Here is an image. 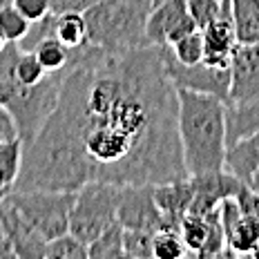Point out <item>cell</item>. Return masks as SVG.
<instances>
[{"label":"cell","instance_id":"29","mask_svg":"<svg viewBox=\"0 0 259 259\" xmlns=\"http://www.w3.org/2000/svg\"><path fill=\"white\" fill-rule=\"evenodd\" d=\"M14 7L18 9L29 23H38L47 14H52L50 0H14Z\"/></svg>","mask_w":259,"mask_h":259},{"label":"cell","instance_id":"10","mask_svg":"<svg viewBox=\"0 0 259 259\" xmlns=\"http://www.w3.org/2000/svg\"><path fill=\"white\" fill-rule=\"evenodd\" d=\"M259 99V40L237 42L230 58L228 105H244Z\"/></svg>","mask_w":259,"mask_h":259},{"label":"cell","instance_id":"31","mask_svg":"<svg viewBox=\"0 0 259 259\" xmlns=\"http://www.w3.org/2000/svg\"><path fill=\"white\" fill-rule=\"evenodd\" d=\"M12 139H20L18 127L14 123V116L9 114V110L0 101V141H12Z\"/></svg>","mask_w":259,"mask_h":259},{"label":"cell","instance_id":"26","mask_svg":"<svg viewBox=\"0 0 259 259\" xmlns=\"http://www.w3.org/2000/svg\"><path fill=\"white\" fill-rule=\"evenodd\" d=\"M188 255L179 230H159L154 235V259H181Z\"/></svg>","mask_w":259,"mask_h":259},{"label":"cell","instance_id":"34","mask_svg":"<svg viewBox=\"0 0 259 259\" xmlns=\"http://www.w3.org/2000/svg\"><path fill=\"white\" fill-rule=\"evenodd\" d=\"M248 186H250V188H255V190L259 192V170L255 172V175H252V179H250V183H248Z\"/></svg>","mask_w":259,"mask_h":259},{"label":"cell","instance_id":"14","mask_svg":"<svg viewBox=\"0 0 259 259\" xmlns=\"http://www.w3.org/2000/svg\"><path fill=\"white\" fill-rule=\"evenodd\" d=\"M192 194H194V186H192L190 177L156 183L154 186V201L161 212H163V217L168 219L172 230L181 228V219L186 217L188 210H190Z\"/></svg>","mask_w":259,"mask_h":259},{"label":"cell","instance_id":"8","mask_svg":"<svg viewBox=\"0 0 259 259\" xmlns=\"http://www.w3.org/2000/svg\"><path fill=\"white\" fill-rule=\"evenodd\" d=\"M165 67H168V74L177 88L214 94L221 101H226V105H228L230 67H212L206 61L197 65H183L172 56L168 45H165Z\"/></svg>","mask_w":259,"mask_h":259},{"label":"cell","instance_id":"20","mask_svg":"<svg viewBox=\"0 0 259 259\" xmlns=\"http://www.w3.org/2000/svg\"><path fill=\"white\" fill-rule=\"evenodd\" d=\"M212 212H208V214L188 212L186 217L181 219L179 233L183 237V244L188 248V255L199 257V252H201V248L208 239V233H210V217H212Z\"/></svg>","mask_w":259,"mask_h":259},{"label":"cell","instance_id":"5","mask_svg":"<svg viewBox=\"0 0 259 259\" xmlns=\"http://www.w3.org/2000/svg\"><path fill=\"white\" fill-rule=\"evenodd\" d=\"M121 188L123 186L101 181H92L78 188L69 212V233L90 246L107 226L116 221Z\"/></svg>","mask_w":259,"mask_h":259},{"label":"cell","instance_id":"36","mask_svg":"<svg viewBox=\"0 0 259 259\" xmlns=\"http://www.w3.org/2000/svg\"><path fill=\"white\" fill-rule=\"evenodd\" d=\"M250 257H255V259H259V241H257V246H255V250H252V255Z\"/></svg>","mask_w":259,"mask_h":259},{"label":"cell","instance_id":"3","mask_svg":"<svg viewBox=\"0 0 259 259\" xmlns=\"http://www.w3.org/2000/svg\"><path fill=\"white\" fill-rule=\"evenodd\" d=\"M18 52L16 42H7L0 50V101L14 116L20 141L27 145L36 139L56 107L67 72H47L40 83L25 85L14 72Z\"/></svg>","mask_w":259,"mask_h":259},{"label":"cell","instance_id":"19","mask_svg":"<svg viewBox=\"0 0 259 259\" xmlns=\"http://www.w3.org/2000/svg\"><path fill=\"white\" fill-rule=\"evenodd\" d=\"M123 233L125 228L121 226V221H114L96 237L94 241L88 246V257L90 259H121L123 255Z\"/></svg>","mask_w":259,"mask_h":259},{"label":"cell","instance_id":"38","mask_svg":"<svg viewBox=\"0 0 259 259\" xmlns=\"http://www.w3.org/2000/svg\"><path fill=\"white\" fill-rule=\"evenodd\" d=\"M152 3H159V0H152Z\"/></svg>","mask_w":259,"mask_h":259},{"label":"cell","instance_id":"30","mask_svg":"<svg viewBox=\"0 0 259 259\" xmlns=\"http://www.w3.org/2000/svg\"><path fill=\"white\" fill-rule=\"evenodd\" d=\"M235 201H237V206H239L241 214L259 219V192L255 190V188H250L248 183H244V186L237 190Z\"/></svg>","mask_w":259,"mask_h":259},{"label":"cell","instance_id":"4","mask_svg":"<svg viewBox=\"0 0 259 259\" xmlns=\"http://www.w3.org/2000/svg\"><path fill=\"white\" fill-rule=\"evenodd\" d=\"M152 0H99L83 12L88 42L107 54L148 47V16Z\"/></svg>","mask_w":259,"mask_h":259},{"label":"cell","instance_id":"22","mask_svg":"<svg viewBox=\"0 0 259 259\" xmlns=\"http://www.w3.org/2000/svg\"><path fill=\"white\" fill-rule=\"evenodd\" d=\"M45 259H90L88 257V244L76 239L72 233L58 235L47 241L45 246Z\"/></svg>","mask_w":259,"mask_h":259},{"label":"cell","instance_id":"12","mask_svg":"<svg viewBox=\"0 0 259 259\" xmlns=\"http://www.w3.org/2000/svg\"><path fill=\"white\" fill-rule=\"evenodd\" d=\"M194 194H192V203L188 212L194 214H208L212 210H217L226 199L235 197L237 190L244 186V181H239L233 172L228 170H219V172H210V175L201 177H190Z\"/></svg>","mask_w":259,"mask_h":259},{"label":"cell","instance_id":"25","mask_svg":"<svg viewBox=\"0 0 259 259\" xmlns=\"http://www.w3.org/2000/svg\"><path fill=\"white\" fill-rule=\"evenodd\" d=\"M31 23L25 18L14 5L0 9V31H3L7 42H20L27 36Z\"/></svg>","mask_w":259,"mask_h":259},{"label":"cell","instance_id":"2","mask_svg":"<svg viewBox=\"0 0 259 259\" xmlns=\"http://www.w3.org/2000/svg\"><path fill=\"white\" fill-rule=\"evenodd\" d=\"M179 139L188 177H201L226 168V101L206 92L177 88Z\"/></svg>","mask_w":259,"mask_h":259},{"label":"cell","instance_id":"6","mask_svg":"<svg viewBox=\"0 0 259 259\" xmlns=\"http://www.w3.org/2000/svg\"><path fill=\"white\" fill-rule=\"evenodd\" d=\"M76 192L63 190H12L7 199L47 241L69 233V212Z\"/></svg>","mask_w":259,"mask_h":259},{"label":"cell","instance_id":"32","mask_svg":"<svg viewBox=\"0 0 259 259\" xmlns=\"http://www.w3.org/2000/svg\"><path fill=\"white\" fill-rule=\"evenodd\" d=\"M50 3L54 14H63V12H85L99 0H50Z\"/></svg>","mask_w":259,"mask_h":259},{"label":"cell","instance_id":"17","mask_svg":"<svg viewBox=\"0 0 259 259\" xmlns=\"http://www.w3.org/2000/svg\"><path fill=\"white\" fill-rule=\"evenodd\" d=\"M52 36L58 38L69 50H78V47L88 45V25H85L83 12L54 14Z\"/></svg>","mask_w":259,"mask_h":259},{"label":"cell","instance_id":"24","mask_svg":"<svg viewBox=\"0 0 259 259\" xmlns=\"http://www.w3.org/2000/svg\"><path fill=\"white\" fill-rule=\"evenodd\" d=\"M168 47H170L172 56L183 65H197V63L203 61V34H201V29L183 36L181 40L172 42Z\"/></svg>","mask_w":259,"mask_h":259},{"label":"cell","instance_id":"33","mask_svg":"<svg viewBox=\"0 0 259 259\" xmlns=\"http://www.w3.org/2000/svg\"><path fill=\"white\" fill-rule=\"evenodd\" d=\"M12 257H16L14 255V246H12V241H9L7 233H5L3 221H0V259H12Z\"/></svg>","mask_w":259,"mask_h":259},{"label":"cell","instance_id":"21","mask_svg":"<svg viewBox=\"0 0 259 259\" xmlns=\"http://www.w3.org/2000/svg\"><path fill=\"white\" fill-rule=\"evenodd\" d=\"M23 150L25 145L20 139L0 141V188L14 190V183L20 175V165H23Z\"/></svg>","mask_w":259,"mask_h":259},{"label":"cell","instance_id":"7","mask_svg":"<svg viewBox=\"0 0 259 259\" xmlns=\"http://www.w3.org/2000/svg\"><path fill=\"white\" fill-rule=\"evenodd\" d=\"M116 219L121 221L123 228L132 230H148V233L172 230L154 201V186H123Z\"/></svg>","mask_w":259,"mask_h":259},{"label":"cell","instance_id":"27","mask_svg":"<svg viewBox=\"0 0 259 259\" xmlns=\"http://www.w3.org/2000/svg\"><path fill=\"white\" fill-rule=\"evenodd\" d=\"M16 78L25 85H36L45 78V67L40 65L38 56L34 52H18V58H16Z\"/></svg>","mask_w":259,"mask_h":259},{"label":"cell","instance_id":"23","mask_svg":"<svg viewBox=\"0 0 259 259\" xmlns=\"http://www.w3.org/2000/svg\"><path fill=\"white\" fill-rule=\"evenodd\" d=\"M154 235L156 233H148V230L125 228V233H123V255L132 259H152Z\"/></svg>","mask_w":259,"mask_h":259},{"label":"cell","instance_id":"16","mask_svg":"<svg viewBox=\"0 0 259 259\" xmlns=\"http://www.w3.org/2000/svg\"><path fill=\"white\" fill-rule=\"evenodd\" d=\"M259 130V99L244 105H228L226 110V139L228 145Z\"/></svg>","mask_w":259,"mask_h":259},{"label":"cell","instance_id":"37","mask_svg":"<svg viewBox=\"0 0 259 259\" xmlns=\"http://www.w3.org/2000/svg\"><path fill=\"white\" fill-rule=\"evenodd\" d=\"M7 45V40H5V36H3V31H0V50H3V47Z\"/></svg>","mask_w":259,"mask_h":259},{"label":"cell","instance_id":"28","mask_svg":"<svg viewBox=\"0 0 259 259\" xmlns=\"http://www.w3.org/2000/svg\"><path fill=\"white\" fill-rule=\"evenodd\" d=\"M188 12L199 29H206L224 14V0H188Z\"/></svg>","mask_w":259,"mask_h":259},{"label":"cell","instance_id":"13","mask_svg":"<svg viewBox=\"0 0 259 259\" xmlns=\"http://www.w3.org/2000/svg\"><path fill=\"white\" fill-rule=\"evenodd\" d=\"M203 34V61L212 67H230V58L237 47V34L230 14V0H224V14L210 23Z\"/></svg>","mask_w":259,"mask_h":259},{"label":"cell","instance_id":"18","mask_svg":"<svg viewBox=\"0 0 259 259\" xmlns=\"http://www.w3.org/2000/svg\"><path fill=\"white\" fill-rule=\"evenodd\" d=\"M235 34L239 42L259 40V0H230Z\"/></svg>","mask_w":259,"mask_h":259},{"label":"cell","instance_id":"35","mask_svg":"<svg viewBox=\"0 0 259 259\" xmlns=\"http://www.w3.org/2000/svg\"><path fill=\"white\" fill-rule=\"evenodd\" d=\"M9 5H14V0H0V9H3V7H9Z\"/></svg>","mask_w":259,"mask_h":259},{"label":"cell","instance_id":"1","mask_svg":"<svg viewBox=\"0 0 259 259\" xmlns=\"http://www.w3.org/2000/svg\"><path fill=\"white\" fill-rule=\"evenodd\" d=\"M183 177L165 45L107 54L88 42L54 112L25 145L14 190L76 192L92 181L156 186Z\"/></svg>","mask_w":259,"mask_h":259},{"label":"cell","instance_id":"11","mask_svg":"<svg viewBox=\"0 0 259 259\" xmlns=\"http://www.w3.org/2000/svg\"><path fill=\"white\" fill-rule=\"evenodd\" d=\"M0 221L18 259H45L47 239L27 221L7 197L0 199Z\"/></svg>","mask_w":259,"mask_h":259},{"label":"cell","instance_id":"15","mask_svg":"<svg viewBox=\"0 0 259 259\" xmlns=\"http://www.w3.org/2000/svg\"><path fill=\"white\" fill-rule=\"evenodd\" d=\"M226 170L233 172L239 181L250 183L259 170V130L235 141L226 150Z\"/></svg>","mask_w":259,"mask_h":259},{"label":"cell","instance_id":"9","mask_svg":"<svg viewBox=\"0 0 259 259\" xmlns=\"http://www.w3.org/2000/svg\"><path fill=\"white\" fill-rule=\"evenodd\" d=\"M199 27L188 12V0H159L148 16L145 34L150 45H172Z\"/></svg>","mask_w":259,"mask_h":259}]
</instances>
